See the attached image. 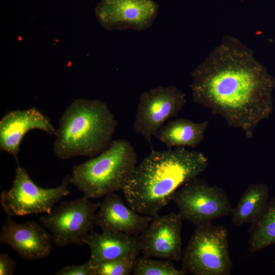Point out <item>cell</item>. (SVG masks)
I'll list each match as a JSON object with an SVG mask.
<instances>
[{
    "label": "cell",
    "instance_id": "11",
    "mask_svg": "<svg viewBox=\"0 0 275 275\" xmlns=\"http://www.w3.org/2000/svg\"><path fill=\"white\" fill-rule=\"evenodd\" d=\"M181 217L178 213L153 217L148 227L138 236L143 256L172 261H181L183 250Z\"/></svg>",
    "mask_w": 275,
    "mask_h": 275
},
{
    "label": "cell",
    "instance_id": "7",
    "mask_svg": "<svg viewBox=\"0 0 275 275\" xmlns=\"http://www.w3.org/2000/svg\"><path fill=\"white\" fill-rule=\"evenodd\" d=\"M90 200L83 196L77 200L63 201L49 213L39 217V223L50 232L57 246L85 244L101 204Z\"/></svg>",
    "mask_w": 275,
    "mask_h": 275
},
{
    "label": "cell",
    "instance_id": "5",
    "mask_svg": "<svg viewBox=\"0 0 275 275\" xmlns=\"http://www.w3.org/2000/svg\"><path fill=\"white\" fill-rule=\"evenodd\" d=\"M182 268L193 275H229L233 264L228 231L212 223L196 227L183 251Z\"/></svg>",
    "mask_w": 275,
    "mask_h": 275
},
{
    "label": "cell",
    "instance_id": "15",
    "mask_svg": "<svg viewBox=\"0 0 275 275\" xmlns=\"http://www.w3.org/2000/svg\"><path fill=\"white\" fill-rule=\"evenodd\" d=\"M85 244L90 250V260L97 262L112 259H136L141 252L138 236L121 232L92 230Z\"/></svg>",
    "mask_w": 275,
    "mask_h": 275
},
{
    "label": "cell",
    "instance_id": "19",
    "mask_svg": "<svg viewBox=\"0 0 275 275\" xmlns=\"http://www.w3.org/2000/svg\"><path fill=\"white\" fill-rule=\"evenodd\" d=\"M133 275H184L186 272L178 269L172 260H155L146 256L138 257L134 262Z\"/></svg>",
    "mask_w": 275,
    "mask_h": 275
},
{
    "label": "cell",
    "instance_id": "14",
    "mask_svg": "<svg viewBox=\"0 0 275 275\" xmlns=\"http://www.w3.org/2000/svg\"><path fill=\"white\" fill-rule=\"evenodd\" d=\"M103 198L94 220L95 226L102 231L121 232L138 236L153 219L152 216L141 214L127 207L115 193Z\"/></svg>",
    "mask_w": 275,
    "mask_h": 275
},
{
    "label": "cell",
    "instance_id": "1",
    "mask_svg": "<svg viewBox=\"0 0 275 275\" xmlns=\"http://www.w3.org/2000/svg\"><path fill=\"white\" fill-rule=\"evenodd\" d=\"M191 75L193 101L241 129L248 139L273 112L275 79L235 37L225 36Z\"/></svg>",
    "mask_w": 275,
    "mask_h": 275
},
{
    "label": "cell",
    "instance_id": "21",
    "mask_svg": "<svg viewBox=\"0 0 275 275\" xmlns=\"http://www.w3.org/2000/svg\"><path fill=\"white\" fill-rule=\"evenodd\" d=\"M56 275H94L92 263L89 260L80 265H67L57 271Z\"/></svg>",
    "mask_w": 275,
    "mask_h": 275
},
{
    "label": "cell",
    "instance_id": "9",
    "mask_svg": "<svg viewBox=\"0 0 275 275\" xmlns=\"http://www.w3.org/2000/svg\"><path fill=\"white\" fill-rule=\"evenodd\" d=\"M186 102L177 87L158 86L143 92L139 98L133 129L151 146V138L170 118L176 117Z\"/></svg>",
    "mask_w": 275,
    "mask_h": 275
},
{
    "label": "cell",
    "instance_id": "20",
    "mask_svg": "<svg viewBox=\"0 0 275 275\" xmlns=\"http://www.w3.org/2000/svg\"><path fill=\"white\" fill-rule=\"evenodd\" d=\"M136 259H112L92 263L94 275H129L132 273Z\"/></svg>",
    "mask_w": 275,
    "mask_h": 275
},
{
    "label": "cell",
    "instance_id": "17",
    "mask_svg": "<svg viewBox=\"0 0 275 275\" xmlns=\"http://www.w3.org/2000/svg\"><path fill=\"white\" fill-rule=\"evenodd\" d=\"M269 188L264 183L251 184L231 212V222L237 227L252 224L261 214L269 201Z\"/></svg>",
    "mask_w": 275,
    "mask_h": 275
},
{
    "label": "cell",
    "instance_id": "22",
    "mask_svg": "<svg viewBox=\"0 0 275 275\" xmlns=\"http://www.w3.org/2000/svg\"><path fill=\"white\" fill-rule=\"evenodd\" d=\"M16 266V262L9 254L3 253L0 255V275H12Z\"/></svg>",
    "mask_w": 275,
    "mask_h": 275
},
{
    "label": "cell",
    "instance_id": "12",
    "mask_svg": "<svg viewBox=\"0 0 275 275\" xmlns=\"http://www.w3.org/2000/svg\"><path fill=\"white\" fill-rule=\"evenodd\" d=\"M7 215L0 232V242L10 246L27 261L48 257L52 250V237L40 223L28 221L19 224Z\"/></svg>",
    "mask_w": 275,
    "mask_h": 275
},
{
    "label": "cell",
    "instance_id": "8",
    "mask_svg": "<svg viewBox=\"0 0 275 275\" xmlns=\"http://www.w3.org/2000/svg\"><path fill=\"white\" fill-rule=\"evenodd\" d=\"M172 200L183 221L196 227L227 216L233 209L224 189L197 177L178 188Z\"/></svg>",
    "mask_w": 275,
    "mask_h": 275
},
{
    "label": "cell",
    "instance_id": "16",
    "mask_svg": "<svg viewBox=\"0 0 275 275\" xmlns=\"http://www.w3.org/2000/svg\"><path fill=\"white\" fill-rule=\"evenodd\" d=\"M208 122L195 123L187 119L180 118L169 121L158 130L155 138L168 149L173 147L195 148L204 138Z\"/></svg>",
    "mask_w": 275,
    "mask_h": 275
},
{
    "label": "cell",
    "instance_id": "13",
    "mask_svg": "<svg viewBox=\"0 0 275 275\" xmlns=\"http://www.w3.org/2000/svg\"><path fill=\"white\" fill-rule=\"evenodd\" d=\"M39 129L55 136L57 129L48 117L36 107L7 112L0 120V149L18 162L20 144L30 130Z\"/></svg>",
    "mask_w": 275,
    "mask_h": 275
},
{
    "label": "cell",
    "instance_id": "4",
    "mask_svg": "<svg viewBox=\"0 0 275 275\" xmlns=\"http://www.w3.org/2000/svg\"><path fill=\"white\" fill-rule=\"evenodd\" d=\"M137 164V154L128 140H112L98 155L73 166L70 183L89 199L102 198L122 190Z\"/></svg>",
    "mask_w": 275,
    "mask_h": 275
},
{
    "label": "cell",
    "instance_id": "2",
    "mask_svg": "<svg viewBox=\"0 0 275 275\" xmlns=\"http://www.w3.org/2000/svg\"><path fill=\"white\" fill-rule=\"evenodd\" d=\"M208 165L203 153L184 147L152 150L136 165L122 190L130 207L153 217L168 204L178 188L197 177Z\"/></svg>",
    "mask_w": 275,
    "mask_h": 275
},
{
    "label": "cell",
    "instance_id": "18",
    "mask_svg": "<svg viewBox=\"0 0 275 275\" xmlns=\"http://www.w3.org/2000/svg\"><path fill=\"white\" fill-rule=\"evenodd\" d=\"M249 246L252 253L275 244V196L269 200L258 218L251 224Z\"/></svg>",
    "mask_w": 275,
    "mask_h": 275
},
{
    "label": "cell",
    "instance_id": "23",
    "mask_svg": "<svg viewBox=\"0 0 275 275\" xmlns=\"http://www.w3.org/2000/svg\"><path fill=\"white\" fill-rule=\"evenodd\" d=\"M274 265H275V258H274Z\"/></svg>",
    "mask_w": 275,
    "mask_h": 275
},
{
    "label": "cell",
    "instance_id": "10",
    "mask_svg": "<svg viewBox=\"0 0 275 275\" xmlns=\"http://www.w3.org/2000/svg\"><path fill=\"white\" fill-rule=\"evenodd\" d=\"M158 9L154 0H101L96 5L95 14L106 30L141 32L152 25Z\"/></svg>",
    "mask_w": 275,
    "mask_h": 275
},
{
    "label": "cell",
    "instance_id": "6",
    "mask_svg": "<svg viewBox=\"0 0 275 275\" xmlns=\"http://www.w3.org/2000/svg\"><path fill=\"white\" fill-rule=\"evenodd\" d=\"M70 177L65 176L56 187L42 188L32 180L25 168L17 162L10 188L1 194V205L10 216L49 213L56 203L70 194Z\"/></svg>",
    "mask_w": 275,
    "mask_h": 275
},
{
    "label": "cell",
    "instance_id": "3",
    "mask_svg": "<svg viewBox=\"0 0 275 275\" xmlns=\"http://www.w3.org/2000/svg\"><path fill=\"white\" fill-rule=\"evenodd\" d=\"M117 126L114 114L103 101L75 99L60 119L53 151L62 160L95 156L107 148Z\"/></svg>",
    "mask_w": 275,
    "mask_h": 275
}]
</instances>
